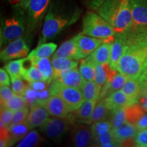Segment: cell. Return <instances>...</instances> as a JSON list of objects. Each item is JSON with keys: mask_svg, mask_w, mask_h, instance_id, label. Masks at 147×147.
Here are the masks:
<instances>
[{"mask_svg": "<svg viewBox=\"0 0 147 147\" xmlns=\"http://www.w3.org/2000/svg\"><path fill=\"white\" fill-rule=\"evenodd\" d=\"M82 10L80 9H72L65 10L57 8L54 5H51L48 10L44 21L38 45L47 42V40L56 36L78 21Z\"/></svg>", "mask_w": 147, "mask_h": 147, "instance_id": "6da1fadb", "label": "cell"}, {"mask_svg": "<svg viewBox=\"0 0 147 147\" xmlns=\"http://www.w3.org/2000/svg\"><path fill=\"white\" fill-rule=\"evenodd\" d=\"M146 59L147 43L126 46L117 70L127 78H138Z\"/></svg>", "mask_w": 147, "mask_h": 147, "instance_id": "7a4b0ae2", "label": "cell"}, {"mask_svg": "<svg viewBox=\"0 0 147 147\" xmlns=\"http://www.w3.org/2000/svg\"><path fill=\"white\" fill-rule=\"evenodd\" d=\"M14 13L1 21L0 32L1 47H5L10 42L21 38L27 27V17L21 9L14 7Z\"/></svg>", "mask_w": 147, "mask_h": 147, "instance_id": "3957f363", "label": "cell"}, {"mask_svg": "<svg viewBox=\"0 0 147 147\" xmlns=\"http://www.w3.org/2000/svg\"><path fill=\"white\" fill-rule=\"evenodd\" d=\"M82 33L87 36L113 42L116 32L110 24L98 13L89 12L82 21Z\"/></svg>", "mask_w": 147, "mask_h": 147, "instance_id": "277c9868", "label": "cell"}, {"mask_svg": "<svg viewBox=\"0 0 147 147\" xmlns=\"http://www.w3.org/2000/svg\"><path fill=\"white\" fill-rule=\"evenodd\" d=\"M49 89L51 95H57L61 97L68 108L69 113L78 110L84 102L82 92L78 88L67 87L56 80H52L49 84Z\"/></svg>", "mask_w": 147, "mask_h": 147, "instance_id": "5b68a950", "label": "cell"}, {"mask_svg": "<svg viewBox=\"0 0 147 147\" xmlns=\"http://www.w3.org/2000/svg\"><path fill=\"white\" fill-rule=\"evenodd\" d=\"M72 119L70 116L65 118L53 117L40 127L42 132L55 142H59L71 128Z\"/></svg>", "mask_w": 147, "mask_h": 147, "instance_id": "8992f818", "label": "cell"}, {"mask_svg": "<svg viewBox=\"0 0 147 147\" xmlns=\"http://www.w3.org/2000/svg\"><path fill=\"white\" fill-rule=\"evenodd\" d=\"M51 0H31L27 8V28L32 32L41 23L49 10Z\"/></svg>", "mask_w": 147, "mask_h": 147, "instance_id": "52a82bcc", "label": "cell"}, {"mask_svg": "<svg viewBox=\"0 0 147 147\" xmlns=\"http://www.w3.org/2000/svg\"><path fill=\"white\" fill-rule=\"evenodd\" d=\"M29 54V48L23 38H18L8 44L0 53L3 62H8L14 59L27 57Z\"/></svg>", "mask_w": 147, "mask_h": 147, "instance_id": "ba28073f", "label": "cell"}, {"mask_svg": "<svg viewBox=\"0 0 147 147\" xmlns=\"http://www.w3.org/2000/svg\"><path fill=\"white\" fill-rule=\"evenodd\" d=\"M77 45H78L79 58L80 59L89 56L99 46H100L105 40L100 38H93L82 33L77 34Z\"/></svg>", "mask_w": 147, "mask_h": 147, "instance_id": "9c48e42d", "label": "cell"}, {"mask_svg": "<svg viewBox=\"0 0 147 147\" xmlns=\"http://www.w3.org/2000/svg\"><path fill=\"white\" fill-rule=\"evenodd\" d=\"M53 80H56L63 85L80 89L85 81L80 70L77 67L63 71L57 76L53 78Z\"/></svg>", "mask_w": 147, "mask_h": 147, "instance_id": "30bf717a", "label": "cell"}, {"mask_svg": "<svg viewBox=\"0 0 147 147\" xmlns=\"http://www.w3.org/2000/svg\"><path fill=\"white\" fill-rule=\"evenodd\" d=\"M43 106L52 117L65 118L69 116L68 108L61 97L59 95H51L44 103Z\"/></svg>", "mask_w": 147, "mask_h": 147, "instance_id": "8fae6325", "label": "cell"}, {"mask_svg": "<svg viewBox=\"0 0 147 147\" xmlns=\"http://www.w3.org/2000/svg\"><path fill=\"white\" fill-rule=\"evenodd\" d=\"M49 115V112L43 105L35 104L30 106V110L25 121L31 129L40 127L48 120Z\"/></svg>", "mask_w": 147, "mask_h": 147, "instance_id": "7c38bea8", "label": "cell"}, {"mask_svg": "<svg viewBox=\"0 0 147 147\" xmlns=\"http://www.w3.org/2000/svg\"><path fill=\"white\" fill-rule=\"evenodd\" d=\"M73 145L77 147H85L93 144V136L91 128L79 125L74 127L71 133Z\"/></svg>", "mask_w": 147, "mask_h": 147, "instance_id": "4fadbf2b", "label": "cell"}, {"mask_svg": "<svg viewBox=\"0 0 147 147\" xmlns=\"http://www.w3.org/2000/svg\"><path fill=\"white\" fill-rule=\"evenodd\" d=\"M104 100L111 113L135 104L121 89L111 93Z\"/></svg>", "mask_w": 147, "mask_h": 147, "instance_id": "5bb4252c", "label": "cell"}, {"mask_svg": "<svg viewBox=\"0 0 147 147\" xmlns=\"http://www.w3.org/2000/svg\"><path fill=\"white\" fill-rule=\"evenodd\" d=\"M133 25L147 27V0H130Z\"/></svg>", "mask_w": 147, "mask_h": 147, "instance_id": "9a60e30c", "label": "cell"}, {"mask_svg": "<svg viewBox=\"0 0 147 147\" xmlns=\"http://www.w3.org/2000/svg\"><path fill=\"white\" fill-rule=\"evenodd\" d=\"M114 137L118 142L123 146L124 144L131 143L130 141L134 140L136 135L138 129L135 125L126 123L122 125L112 129Z\"/></svg>", "mask_w": 147, "mask_h": 147, "instance_id": "2e32d148", "label": "cell"}, {"mask_svg": "<svg viewBox=\"0 0 147 147\" xmlns=\"http://www.w3.org/2000/svg\"><path fill=\"white\" fill-rule=\"evenodd\" d=\"M53 57H62L76 61L80 60L77 45V36L61 44L53 55Z\"/></svg>", "mask_w": 147, "mask_h": 147, "instance_id": "e0dca14e", "label": "cell"}, {"mask_svg": "<svg viewBox=\"0 0 147 147\" xmlns=\"http://www.w3.org/2000/svg\"><path fill=\"white\" fill-rule=\"evenodd\" d=\"M128 78L124 74L120 73L119 71H117L115 76L113 78L107 80L105 84L103 86L100 92L99 100L104 99L115 91L121 89Z\"/></svg>", "mask_w": 147, "mask_h": 147, "instance_id": "ac0fdd59", "label": "cell"}, {"mask_svg": "<svg viewBox=\"0 0 147 147\" xmlns=\"http://www.w3.org/2000/svg\"><path fill=\"white\" fill-rule=\"evenodd\" d=\"M125 49V45L120 34H116L115 39L112 42L111 53L109 65L112 69L117 70V67L121 57L124 53Z\"/></svg>", "mask_w": 147, "mask_h": 147, "instance_id": "d6986e66", "label": "cell"}, {"mask_svg": "<svg viewBox=\"0 0 147 147\" xmlns=\"http://www.w3.org/2000/svg\"><path fill=\"white\" fill-rule=\"evenodd\" d=\"M112 42H104L87 57L95 65L109 63Z\"/></svg>", "mask_w": 147, "mask_h": 147, "instance_id": "ffe728a7", "label": "cell"}, {"mask_svg": "<svg viewBox=\"0 0 147 147\" xmlns=\"http://www.w3.org/2000/svg\"><path fill=\"white\" fill-rule=\"evenodd\" d=\"M118 70L112 69L109 63L97 64L95 65V74L94 81L99 89L102 90L106 81L113 78Z\"/></svg>", "mask_w": 147, "mask_h": 147, "instance_id": "44dd1931", "label": "cell"}, {"mask_svg": "<svg viewBox=\"0 0 147 147\" xmlns=\"http://www.w3.org/2000/svg\"><path fill=\"white\" fill-rule=\"evenodd\" d=\"M28 58V57H27ZM32 62V65L36 66L40 69L44 77H45V81L48 84H50L52 82L54 75V69L52 62L49 57L33 59L28 58Z\"/></svg>", "mask_w": 147, "mask_h": 147, "instance_id": "7402d4cb", "label": "cell"}, {"mask_svg": "<svg viewBox=\"0 0 147 147\" xmlns=\"http://www.w3.org/2000/svg\"><path fill=\"white\" fill-rule=\"evenodd\" d=\"M97 102H98L97 100H84L81 106L76 111L73 112L72 115H69L71 119H76L79 122L84 123L91 117Z\"/></svg>", "mask_w": 147, "mask_h": 147, "instance_id": "603a6c76", "label": "cell"}, {"mask_svg": "<svg viewBox=\"0 0 147 147\" xmlns=\"http://www.w3.org/2000/svg\"><path fill=\"white\" fill-rule=\"evenodd\" d=\"M9 133L10 146L21 140L28 134L31 128L27 125L26 121L16 125H10L8 127Z\"/></svg>", "mask_w": 147, "mask_h": 147, "instance_id": "cb8c5ba5", "label": "cell"}, {"mask_svg": "<svg viewBox=\"0 0 147 147\" xmlns=\"http://www.w3.org/2000/svg\"><path fill=\"white\" fill-rule=\"evenodd\" d=\"M121 90L135 104L138 103L141 95V84L140 78H129Z\"/></svg>", "mask_w": 147, "mask_h": 147, "instance_id": "d4e9b609", "label": "cell"}, {"mask_svg": "<svg viewBox=\"0 0 147 147\" xmlns=\"http://www.w3.org/2000/svg\"><path fill=\"white\" fill-rule=\"evenodd\" d=\"M51 62H52L53 69H54L53 78L57 76L63 71L77 67L78 65V61L76 60L69 58L62 57H53Z\"/></svg>", "mask_w": 147, "mask_h": 147, "instance_id": "484cf974", "label": "cell"}, {"mask_svg": "<svg viewBox=\"0 0 147 147\" xmlns=\"http://www.w3.org/2000/svg\"><path fill=\"white\" fill-rule=\"evenodd\" d=\"M111 115V111L106 105L104 99L99 100L97 103L93 113L91 117L84 122V123L91 124L103 120H106Z\"/></svg>", "mask_w": 147, "mask_h": 147, "instance_id": "4316f807", "label": "cell"}, {"mask_svg": "<svg viewBox=\"0 0 147 147\" xmlns=\"http://www.w3.org/2000/svg\"><path fill=\"white\" fill-rule=\"evenodd\" d=\"M25 58L10 61L5 64L4 68L8 71L11 78H23L27 68L25 67Z\"/></svg>", "mask_w": 147, "mask_h": 147, "instance_id": "83f0119b", "label": "cell"}, {"mask_svg": "<svg viewBox=\"0 0 147 147\" xmlns=\"http://www.w3.org/2000/svg\"><path fill=\"white\" fill-rule=\"evenodd\" d=\"M57 48V45L55 43L45 42L42 45H38L36 49L29 53L27 57L33 59L50 57L56 51Z\"/></svg>", "mask_w": 147, "mask_h": 147, "instance_id": "f1b7e54d", "label": "cell"}, {"mask_svg": "<svg viewBox=\"0 0 147 147\" xmlns=\"http://www.w3.org/2000/svg\"><path fill=\"white\" fill-rule=\"evenodd\" d=\"M84 100H99L101 90L99 89L95 81L85 80L80 88Z\"/></svg>", "mask_w": 147, "mask_h": 147, "instance_id": "f546056e", "label": "cell"}, {"mask_svg": "<svg viewBox=\"0 0 147 147\" xmlns=\"http://www.w3.org/2000/svg\"><path fill=\"white\" fill-rule=\"evenodd\" d=\"M125 110L126 123L135 125L143 115L145 111L138 103L132 104L125 108Z\"/></svg>", "mask_w": 147, "mask_h": 147, "instance_id": "4dcf8cb0", "label": "cell"}, {"mask_svg": "<svg viewBox=\"0 0 147 147\" xmlns=\"http://www.w3.org/2000/svg\"><path fill=\"white\" fill-rule=\"evenodd\" d=\"M93 144L94 146L103 147L121 146V144L114 137L112 130L107 133L93 137Z\"/></svg>", "mask_w": 147, "mask_h": 147, "instance_id": "1f68e13d", "label": "cell"}, {"mask_svg": "<svg viewBox=\"0 0 147 147\" xmlns=\"http://www.w3.org/2000/svg\"><path fill=\"white\" fill-rule=\"evenodd\" d=\"M95 64L89 58L82 59L79 65V70L85 80L94 81L95 74Z\"/></svg>", "mask_w": 147, "mask_h": 147, "instance_id": "d6a6232c", "label": "cell"}, {"mask_svg": "<svg viewBox=\"0 0 147 147\" xmlns=\"http://www.w3.org/2000/svg\"><path fill=\"white\" fill-rule=\"evenodd\" d=\"M1 107L8 108L9 109L12 110V111L15 112L22 108L29 107L28 103H27L26 99L23 95L16 94L14 97L5 104L1 105Z\"/></svg>", "mask_w": 147, "mask_h": 147, "instance_id": "836d02e7", "label": "cell"}, {"mask_svg": "<svg viewBox=\"0 0 147 147\" xmlns=\"http://www.w3.org/2000/svg\"><path fill=\"white\" fill-rule=\"evenodd\" d=\"M112 129H113V125L109 119L93 123L91 127V130L93 137L107 133Z\"/></svg>", "mask_w": 147, "mask_h": 147, "instance_id": "e575fe53", "label": "cell"}, {"mask_svg": "<svg viewBox=\"0 0 147 147\" xmlns=\"http://www.w3.org/2000/svg\"><path fill=\"white\" fill-rule=\"evenodd\" d=\"M40 143L39 134L36 131H31L18 142L16 146L18 147H33L38 146Z\"/></svg>", "mask_w": 147, "mask_h": 147, "instance_id": "d590c367", "label": "cell"}, {"mask_svg": "<svg viewBox=\"0 0 147 147\" xmlns=\"http://www.w3.org/2000/svg\"><path fill=\"white\" fill-rule=\"evenodd\" d=\"M23 79L28 82V83L36 81L46 82L45 77L42 75L41 71L38 67L34 65H32L25 71V74L23 76Z\"/></svg>", "mask_w": 147, "mask_h": 147, "instance_id": "8d00e7d4", "label": "cell"}, {"mask_svg": "<svg viewBox=\"0 0 147 147\" xmlns=\"http://www.w3.org/2000/svg\"><path fill=\"white\" fill-rule=\"evenodd\" d=\"M110 118L109 120L113 125V129L119 127L126 123V117H125V108L119 109L117 111L113 112L110 115Z\"/></svg>", "mask_w": 147, "mask_h": 147, "instance_id": "74e56055", "label": "cell"}, {"mask_svg": "<svg viewBox=\"0 0 147 147\" xmlns=\"http://www.w3.org/2000/svg\"><path fill=\"white\" fill-rule=\"evenodd\" d=\"M23 78H11L12 89L16 94L24 95L28 88V84H26L22 80Z\"/></svg>", "mask_w": 147, "mask_h": 147, "instance_id": "f35d334b", "label": "cell"}, {"mask_svg": "<svg viewBox=\"0 0 147 147\" xmlns=\"http://www.w3.org/2000/svg\"><path fill=\"white\" fill-rule=\"evenodd\" d=\"M29 113V107H26L22 108L14 112L13 119H12V123L10 125H16L23 123L24 121H26L27 118V116Z\"/></svg>", "mask_w": 147, "mask_h": 147, "instance_id": "ab89813d", "label": "cell"}, {"mask_svg": "<svg viewBox=\"0 0 147 147\" xmlns=\"http://www.w3.org/2000/svg\"><path fill=\"white\" fill-rule=\"evenodd\" d=\"M134 142L136 146L147 147V128L138 131Z\"/></svg>", "mask_w": 147, "mask_h": 147, "instance_id": "60d3db41", "label": "cell"}, {"mask_svg": "<svg viewBox=\"0 0 147 147\" xmlns=\"http://www.w3.org/2000/svg\"><path fill=\"white\" fill-rule=\"evenodd\" d=\"M15 95V93L12 91L9 86H1L0 88V101L1 105L5 104L10 99H12Z\"/></svg>", "mask_w": 147, "mask_h": 147, "instance_id": "b9f144b4", "label": "cell"}, {"mask_svg": "<svg viewBox=\"0 0 147 147\" xmlns=\"http://www.w3.org/2000/svg\"><path fill=\"white\" fill-rule=\"evenodd\" d=\"M14 112L8 108L1 107V113H0V121L9 126L12 123L13 119Z\"/></svg>", "mask_w": 147, "mask_h": 147, "instance_id": "7bdbcfd3", "label": "cell"}, {"mask_svg": "<svg viewBox=\"0 0 147 147\" xmlns=\"http://www.w3.org/2000/svg\"><path fill=\"white\" fill-rule=\"evenodd\" d=\"M11 82L10 76H8V71L5 69H0V85L10 86Z\"/></svg>", "mask_w": 147, "mask_h": 147, "instance_id": "ee69618b", "label": "cell"}, {"mask_svg": "<svg viewBox=\"0 0 147 147\" xmlns=\"http://www.w3.org/2000/svg\"><path fill=\"white\" fill-rule=\"evenodd\" d=\"M31 0H11L14 7L21 9L24 11H27Z\"/></svg>", "mask_w": 147, "mask_h": 147, "instance_id": "f6af8a7d", "label": "cell"}, {"mask_svg": "<svg viewBox=\"0 0 147 147\" xmlns=\"http://www.w3.org/2000/svg\"><path fill=\"white\" fill-rule=\"evenodd\" d=\"M29 86L33 89L36 91H44V90L47 89L48 87L49 86V84L45 81H36L33 82H29L28 84Z\"/></svg>", "mask_w": 147, "mask_h": 147, "instance_id": "bcb514c9", "label": "cell"}, {"mask_svg": "<svg viewBox=\"0 0 147 147\" xmlns=\"http://www.w3.org/2000/svg\"><path fill=\"white\" fill-rule=\"evenodd\" d=\"M138 131L141 129L147 128V115H144L138 121V122L135 124Z\"/></svg>", "mask_w": 147, "mask_h": 147, "instance_id": "7dc6e473", "label": "cell"}, {"mask_svg": "<svg viewBox=\"0 0 147 147\" xmlns=\"http://www.w3.org/2000/svg\"><path fill=\"white\" fill-rule=\"evenodd\" d=\"M138 103L142 106L145 112H147V93H142L140 95Z\"/></svg>", "mask_w": 147, "mask_h": 147, "instance_id": "c3c4849f", "label": "cell"}, {"mask_svg": "<svg viewBox=\"0 0 147 147\" xmlns=\"http://www.w3.org/2000/svg\"><path fill=\"white\" fill-rule=\"evenodd\" d=\"M104 1L105 0H87V1L89 3L90 6L92 8L96 9V10Z\"/></svg>", "mask_w": 147, "mask_h": 147, "instance_id": "681fc988", "label": "cell"}, {"mask_svg": "<svg viewBox=\"0 0 147 147\" xmlns=\"http://www.w3.org/2000/svg\"><path fill=\"white\" fill-rule=\"evenodd\" d=\"M139 78L140 80L141 84V94L142 93H147V79H142L140 78Z\"/></svg>", "mask_w": 147, "mask_h": 147, "instance_id": "f907efd6", "label": "cell"}, {"mask_svg": "<svg viewBox=\"0 0 147 147\" xmlns=\"http://www.w3.org/2000/svg\"><path fill=\"white\" fill-rule=\"evenodd\" d=\"M139 78L142 79H147V59L145 62L144 67H143L142 71L141 72L140 76H139Z\"/></svg>", "mask_w": 147, "mask_h": 147, "instance_id": "816d5d0a", "label": "cell"}]
</instances>
